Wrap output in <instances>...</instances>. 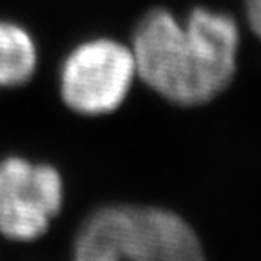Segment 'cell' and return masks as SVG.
<instances>
[{"mask_svg": "<svg viewBox=\"0 0 261 261\" xmlns=\"http://www.w3.org/2000/svg\"><path fill=\"white\" fill-rule=\"evenodd\" d=\"M245 11H247L250 29L261 40V0H245Z\"/></svg>", "mask_w": 261, "mask_h": 261, "instance_id": "8992f818", "label": "cell"}, {"mask_svg": "<svg viewBox=\"0 0 261 261\" xmlns=\"http://www.w3.org/2000/svg\"><path fill=\"white\" fill-rule=\"evenodd\" d=\"M240 29L232 16L196 8L181 22L162 8L133 31L136 76L176 106H201L223 93L236 73Z\"/></svg>", "mask_w": 261, "mask_h": 261, "instance_id": "6da1fadb", "label": "cell"}, {"mask_svg": "<svg viewBox=\"0 0 261 261\" xmlns=\"http://www.w3.org/2000/svg\"><path fill=\"white\" fill-rule=\"evenodd\" d=\"M69 261H205L189 223L154 205L107 201L82 218Z\"/></svg>", "mask_w": 261, "mask_h": 261, "instance_id": "7a4b0ae2", "label": "cell"}, {"mask_svg": "<svg viewBox=\"0 0 261 261\" xmlns=\"http://www.w3.org/2000/svg\"><path fill=\"white\" fill-rule=\"evenodd\" d=\"M65 181L57 165L24 154L0 158V238L33 243L64 211Z\"/></svg>", "mask_w": 261, "mask_h": 261, "instance_id": "277c9868", "label": "cell"}, {"mask_svg": "<svg viewBox=\"0 0 261 261\" xmlns=\"http://www.w3.org/2000/svg\"><path fill=\"white\" fill-rule=\"evenodd\" d=\"M136 78L130 47L107 37L78 42L57 67L62 106L86 118L111 116L122 109Z\"/></svg>", "mask_w": 261, "mask_h": 261, "instance_id": "3957f363", "label": "cell"}, {"mask_svg": "<svg viewBox=\"0 0 261 261\" xmlns=\"http://www.w3.org/2000/svg\"><path fill=\"white\" fill-rule=\"evenodd\" d=\"M40 69V51L28 28L0 20V91L28 86Z\"/></svg>", "mask_w": 261, "mask_h": 261, "instance_id": "5b68a950", "label": "cell"}]
</instances>
